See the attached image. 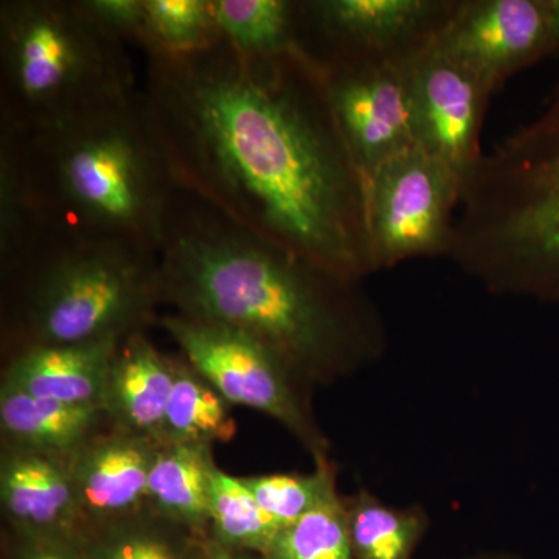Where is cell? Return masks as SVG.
Returning a JSON list of instances; mask_svg holds the SVG:
<instances>
[{
	"label": "cell",
	"instance_id": "cell-11",
	"mask_svg": "<svg viewBox=\"0 0 559 559\" xmlns=\"http://www.w3.org/2000/svg\"><path fill=\"white\" fill-rule=\"evenodd\" d=\"M407 80L415 145L466 182L484 156L480 138L491 92L439 40L409 62Z\"/></svg>",
	"mask_w": 559,
	"mask_h": 559
},
{
	"label": "cell",
	"instance_id": "cell-21",
	"mask_svg": "<svg viewBox=\"0 0 559 559\" xmlns=\"http://www.w3.org/2000/svg\"><path fill=\"white\" fill-rule=\"evenodd\" d=\"M209 538L146 509L83 540L86 559H205Z\"/></svg>",
	"mask_w": 559,
	"mask_h": 559
},
{
	"label": "cell",
	"instance_id": "cell-25",
	"mask_svg": "<svg viewBox=\"0 0 559 559\" xmlns=\"http://www.w3.org/2000/svg\"><path fill=\"white\" fill-rule=\"evenodd\" d=\"M145 55H186L219 38L210 0H145Z\"/></svg>",
	"mask_w": 559,
	"mask_h": 559
},
{
	"label": "cell",
	"instance_id": "cell-6",
	"mask_svg": "<svg viewBox=\"0 0 559 559\" xmlns=\"http://www.w3.org/2000/svg\"><path fill=\"white\" fill-rule=\"evenodd\" d=\"M130 46L81 0L0 2V130L57 127L140 90Z\"/></svg>",
	"mask_w": 559,
	"mask_h": 559
},
{
	"label": "cell",
	"instance_id": "cell-30",
	"mask_svg": "<svg viewBox=\"0 0 559 559\" xmlns=\"http://www.w3.org/2000/svg\"><path fill=\"white\" fill-rule=\"evenodd\" d=\"M450 559H524L520 555L511 554L506 550H481L474 551V554L463 555V557Z\"/></svg>",
	"mask_w": 559,
	"mask_h": 559
},
{
	"label": "cell",
	"instance_id": "cell-9",
	"mask_svg": "<svg viewBox=\"0 0 559 559\" xmlns=\"http://www.w3.org/2000/svg\"><path fill=\"white\" fill-rule=\"evenodd\" d=\"M310 60L319 70L353 160L369 182L382 164L415 145L407 80L412 60H382L367 55H329Z\"/></svg>",
	"mask_w": 559,
	"mask_h": 559
},
{
	"label": "cell",
	"instance_id": "cell-19",
	"mask_svg": "<svg viewBox=\"0 0 559 559\" xmlns=\"http://www.w3.org/2000/svg\"><path fill=\"white\" fill-rule=\"evenodd\" d=\"M234 406L180 353H173V385L160 441L215 447L238 432Z\"/></svg>",
	"mask_w": 559,
	"mask_h": 559
},
{
	"label": "cell",
	"instance_id": "cell-15",
	"mask_svg": "<svg viewBox=\"0 0 559 559\" xmlns=\"http://www.w3.org/2000/svg\"><path fill=\"white\" fill-rule=\"evenodd\" d=\"M120 342L105 340L25 349L2 360L0 389L102 409L106 380Z\"/></svg>",
	"mask_w": 559,
	"mask_h": 559
},
{
	"label": "cell",
	"instance_id": "cell-16",
	"mask_svg": "<svg viewBox=\"0 0 559 559\" xmlns=\"http://www.w3.org/2000/svg\"><path fill=\"white\" fill-rule=\"evenodd\" d=\"M173 385V353L160 352L146 333L124 337L110 366L102 411L124 432L160 441Z\"/></svg>",
	"mask_w": 559,
	"mask_h": 559
},
{
	"label": "cell",
	"instance_id": "cell-22",
	"mask_svg": "<svg viewBox=\"0 0 559 559\" xmlns=\"http://www.w3.org/2000/svg\"><path fill=\"white\" fill-rule=\"evenodd\" d=\"M221 38L248 57L297 49L299 0H210Z\"/></svg>",
	"mask_w": 559,
	"mask_h": 559
},
{
	"label": "cell",
	"instance_id": "cell-14",
	"mask_svg": "<svg viewBox=\"0 0 559 559\" xmlns=\"http://www.w3.org/2000/svg\"><path fill=\"white\" fill-rule=\"evenodd\" d=\"M156 448V440L110 425L70 459L86 535L146 510Z\"/></svg>",
	"mask_w": 559,
	"mask_h": 559
},
{
	"label": "cell",
	"instance_id": "cell-29",
	"mask_svg": "<svg viewBox=\"0 0 559 559\" xmlns=\"http://www.w3.org/2000/svg\"><path fill=\"white\" fill-rule=\"evenodd\" d=\"M205 559H263V557L252 554V551L229 549V547L221 546L215 540L209 539Z\"/></svg>",
	"mask_w": 559,
	"mask_h": 559
},
{
	"label": "cell",
	"instance_id": "cell-26",
	"mask_svg": "<svg viewBox=\"0 0 559 559\" xmlns=\"http://www.w3.org/2000/svg\"><path fill=\"white\" fill-rule=\"evenodd\" d=\"M263 559H356L344 500H331L280 530Z\"/></svg>",
	"mask_w": 559,
	"mask_h": 559
},
{
	"label": "cell",
	"instance_id": "cell-8",
	"mask_svg": "<svg viewBox=\"0 0 559 559\" xmlns=\"http://www.w3.org/2000/svg\"><path fill=\"white\" fill-rule=\"evenodd\" d=\"M465 182L412 145L367 182V219L377 272L411 260L450 257Z\"/></svg>",
	"mask_w": 559,
	"mask_h": 559
},
{
	"label": "cell",
	"instance_id": "cell-1",
	"mask_svg": "<svg viewBox=\"0 0 559 559\" xmlns=\"http://www.w3.org/2000/svg\"><path fill=\"white\" fill-rule=\"evenodd\" d=\"M145 58L140 91L178 186L323 270L377 274L366 178L310 58L248 57L221 36Z\"/></svg>",
	"mask_w": 559,
	"mask_h": 559
},
{
	"label": "cell",
	"instance_id": "cell-23",
	"mask_svg": "<svg viewBox=\"0 0 559 559\" xmlns=\"http://www.w3.org/2000/svg\"><path fill=\"white\" fill-rule=\"evenodd\" d=\"M278 532L241 477L216 466L210 480L209 539L229 549L263 555Z\"/></svg>",
	"mask_w": 559,
	"mask_h": 559
},
{
	"label": "cell",
	"instance_id": "cell-28",
	"mask_svg": "<svg viewBox=\"0 0 559 559\" xmlns=\"http://www.w3.org/2000/svg\"><path fill=\"white\" fill-rule=\"evenodd\" d=\"M3 559H86L83 544L39 538L2 528Z\"/></svg>",
	"mask_w": 559,
	"mask_h": 559
},
{
	"label": "cell",
	"instance_id": "cell-13",
	"mask_svg": "<svg viewBox=\"0 0 559 559\" xmlns=\"http://www.w3.org/2000/svg\"><path fill=\"white\" fill-rule=\"evenodd\" d=\"M2 528L83 544L70 459L0 447Z\"/></svg>",
	"mask_w": 559,
	"mask_h": 559
},
{
	"label": "cell",
	"instance_id": "cell-3",
	"mask_svg": "<svg viewBox=\"0 0 559 559\" xmlns=\"http://www.w3.org/2000/svg\"><path fill=\"white\" fill-rule=\"evenodd\" d=\"M0 157L40 229L159 252L178 183L142 91L46 130H0Z\"/></svg>",
	"mask_w": 559,
	"mask_h": 559
},
{
	"label": "cell",
	"instance_id": "cell-17",
	"mask_svg": "<svg viewBox=\"0 0 559 559\" xmlns=\"http://www.w3.org/2000/svg\"><path fill=\"white\" fill-rule=\"evenodd\" d=\"M110 423L100 407H80L0 389V447L72 459Z\"/></svg>",
	"mask_w": 559,
	"mask_h": 559
},
{
	"label": "cell",
	"instance_id": "cell-10",
	"mask_svg": "<svg viewBox=\"0 0 559 559\" xmlns=\"http://www.w3.org/2000/svg\"><path fill=\"white\" fill-rule=\"evenodd\" d=\"M460 0H299L305 57L367 55L409 62L439 39Z\"/></svg>",
	"mask_w": 559,
	"mask_h": 559
},
{
	"label": "cell",
	"instance_id": "cell-5",
	"mask_svg": "<svg viewBox=\"0 0 559 559\" xmlns=\"http://www.w3.org/2000/svg\"><path fill=\"white\" fill-rule=\"evenodd\" d=\"M450 259L492 296L559 301V83L466 179Z\"/></svg>",
	"mask_w": 559,
	"mask_h": 559
},
{
	"label": "cell",
	"instance_id": "cell-24",
	"mask_svg": "<svg viewBox=\"0 0 559 559\" xmlns=\"http://www.w3.org/2000/svg\"><path fill=\"white\" fill-rule=\"evenodd\" d=\"M241 479L280 530L341 496L333 459L314 462L311 473L257 474Z\"/></svg>",
	"mask_w": 559,
	"mask_h": 559
},
{
	"label": "cell",
	"instance_id": "cell-2",
	"mask_svg": "<svg viewBox=\"0 0 559 559\" xmlns=\"http://www.w3.org/2000/svg\"><path fill=\"white\" fill-rule=\"evenodd\" d=\"M159 259L164 307L248 334L316 385L355 377L388 352L384 318L362 282L301 259L180 186Z\"/></svg>",
	"mask_w": 559,
	"mask_h": 559
},
{
	"label": "cell",
	"instance_id": "cell-7",
	"mask_svg": "<svg viewBox=\"0 0 559 559\" xmlns=\"http://www.w3.org/2000/svg\"><path fill=\"white\" fill-rule=\"evenodd\" d=\"M156 326L231 406L277 421L312 462L331 459V440L314 407L318 385L289 359L240 331L178 312H162Z\"/></svg>",
	"mask_w": 559,
	"mask_h": 559
},
{
	"label": "cell",
	"instance_id": "cell-27",
	"mask_svg": "<svg viewBox=\"0 0 559 559\" xmlns=\"http://www.w3.org/2000/svg\"><path fill=\"white\" fill-rule=\"evenodd\" d=\"M84 9L130 47H142L145 0H81Z\"/></svg>",
	"mask_w": 559,
	"mask_h": 559
},
{
	"label": "cell",
	"instance_id": "cell-20",
	"mask_svg": "<svg viewBox=\"0 0 559 559\" xmlns=\"http://www.w3.org/2000/svg\"><path fill=\"white\" fill-rule=\"evenodd\" d=\"M356 559H414L429 532L425 507L390 506L369 489L342 495Z\"/></svg>",
	"mask_w": 559,
	"mask_h": 559
},
{
	"label": "cell",
	"instance_id": "cell-4",
	"mask_svg": "<svg viewBox=\"0 0 559 559\" xmlns=\"http://www.w3.org/2000/svg\"><path fill=\"white\" fill-rule=\"evenodd\" d=\"M162 307L156 250L40 230L0 267V356L146 333Z\"/></svg>",
	"mask_w": 559,
	"mask_h": 559
},
{
	"label": "cell",
	"instance_id": "cell-31",
	"mask_svg": "<svg viewBox=\"0 0 559 559\" xmlns=\"http://www.w3.org/2000/svg\"><path fill=\"white\" fill-rule=\"evenodd\" d=\"M551 21H554L555 55H559V0H550Z\"/></svg>",
	"mask_w": 559,
	"mask_h": 559
},
{
	"label": "cell",
	"instance_id": "cell-18",
	"mask_svg": "<svg viewBox=\"0 0 559 559\" xmlns=\"http://www.w3.org/2000/svg\"><path fill=\"white\" fill-rule=\"evenodd\" d=\"M213 447L159 441L151 463L146 509L209 538Z\"/></svg>",
	"mask_w": 559,
	"mask_h": 559
},
{
	"label": "cell",
	"instance_id": "cell-12",
	"mask_svg": "<svg viewBox=\"0 0 559 559\" xmlns=\"http://www.w3.org/2000/svg\"><path fill=\"white\" fill-rule=\"evenodd\" d=\"M437 40L495 95L511 76L555 55L550 0H460Z\"/></svg>",
	"mask_w": 559,
	"mask_h": 559
}]
</instances>
